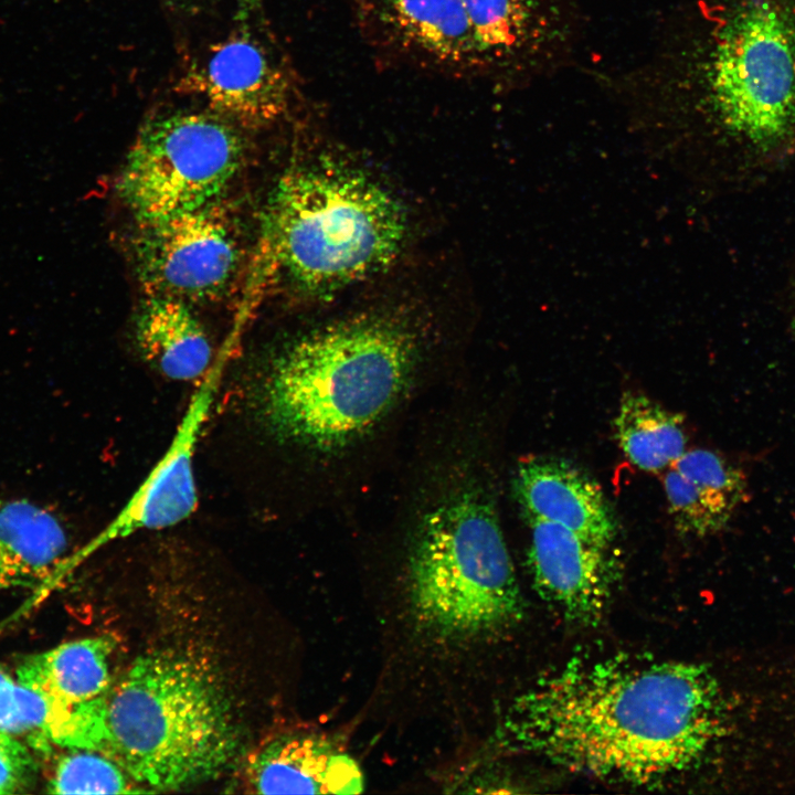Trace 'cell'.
Masks as SVG:
<instances>
[{"instance_id": "cell-1", "label": "cell", "mask_w": 795, "mask_h": 795, "mask_svg": "<svg viewBox=\"0 0 795 795\" xmlns=\"http://www.w3.org/2000/svg\"><path fill=\"white\" fill-rule=\"evenodd\" d=\"M725 731L707 666L613 655L572 658L513 699L504 745L608 781L647 785L698 765Z\"/></svg>"}, {"instance_id": "cell-2", "label": "cell", "mask_w": 795, "mask_h": 795, "mask_svg": "<svg viewBox=\"0 0 795 795\" xmlns=\"http://www.w3.org/2000/svg\"><path fill=\"white\" fill-rule=\"evenodd\" d=\"M415 362V343L379 318L301 337L269 363L258 386L262 421L278 439L332 451L360 438L398 402Z\"/></svg>"}, {"instance_id": "cell-3", "label": "cell", "mask_w": 795, "mask_h": 795, "mask_svg": "<svg viewBox=\"0 0 795 795\" xmlns=\"http://www.w3.org/2000/svg\"><path fill=\"white\" fill-rule=\"evenodd\" d=\"M240 744L227 691L212 666L194 655H142L107 692L102 752L151 793L214 777Z\"/></svg>"}, {"instance_id": "cell-4", "label": "cell", "mask_w": 795, "mask_h": 795, "mask_svg": "<svg viewBox=\"0 0 795 795\" xmlns=\"http://www.w3.org/2000/svg\"><path fill=\"white\" fill-rule=\"evenodd\" d=\"M264 224L268 256L316 295L381 272L406 236L405 213L395 198L362 171L329 159L286 172Z\"/></svg>"}, {"instance_id": "cell-5", "label": "cell", "mask_w": 795, "mask_h": 795, "mask_svg": "<svg viewBox=\"0 0 795 795\" xmlns=\"http://www.w3.org/2000/svg\"><path fill=\"white\" fill-rule=\"evenodd\" d=\"M409 601L421 627L448 642L496 635L523 600L491 500L462 489L425 517L410 555Z\"/></svg>"}, {"instance_id": "cell-6", "label": "cell", "mask_w": 795, "mask_h": 795, "mask_svg": "<svg viewBox=\"0 0 795 795\" xmlns=\"http://www.w3.org/2000/svg\"><path fill=\"white\" fill-rule=\"evenodd\" d=\"M711 106L761 149L795 140V12L784 0H742L720 26L708 73Z\"/></svg>"}, {"instance_id": "cell-7", "label": "cell", "mask_w": 795, "mask_h": 795, "mask_svg": "<svg viewBox=\"0 0 795 795\" xmlns=\"http://www.w3.org/2000/svg\"><path fill=\"white\" fill-rule=\"evenodd\" d=\"M232 124L213 112H180L142 126L117 183L140 223L212 203L243 158V139Z\"/></svg>"}, {"instance_id": "cell-8", "label": "cell", "mask_w": 795, "mask_h": 795, "mask_svg": "<svg viewBox=\"0 0 795 795\" xmlns=\"http://www.w3.org/2000/svg\"><path fill=\"white\" fill-rule=\"evenodd\" d=\"M138 274L149 296L211 300L229 287L240 248L226 218L203 208L141 223L136 237Z\"/></svg>"}, {"instance_id": "cell-9", "label": "cell", "mask_w": 795, "mask_h": 795, "mask_svg": "<svg viewBox=\"0 0 795 795\" xmlns=\"http://www.w3.org/2000/svg\"><path fill=\"white\" fill-rule=\"evenodd\" d=\"M229 353V349L220 352L208 373L197 382L165 453L115 518L84 549L85 553L140 531L177 526L193 515L198 506L194 458Z\"/></svg>"}, {"instance_id": "cell-10", "label": "cell", "mask_w": 795, "mask_h": 795, "mask_svg": "<svg viewBox=\"0 0 795 795\" xmlns=\"http://www.w3.org/2000/svg\"><path fill=\"white\" fill-rule=\"evenodd\" d=\"M529 565L543 600L566 619L591 625L602 617L614 583L610 549L592 544L548 521L528 519Z\"/></svg>"}, {"instance_id": "cell-11", "label": "cell", "mask_w": 795, "mask_h": 795, "mask_svg": "<svg viewBox=\"0 0 795 795\" xmlns=\"http://www.w3.org/2000/svg\"><path fill=\"white\" fill-rule=\"evenodd\" d=\"M187 78L213 113L242 126L269 124L288 104L290 88L285 73L247 34L215 45Z\"/></svg>"}, {"instance_id": "cell-12", "label": "cell", "mask_w": 795, "mask_h": 795, "mask_svg": "<svg viewBox=\"0 0 795 795\" xmlns=\"http://www.w3.org/2000/svg\"><path fill=\"white\" fill-rule=\"evenodd\" d=\"M515 494L527 520L559 524L606 549L616 537L617 522L600 485L563 459L541 455L522 459Z\"/></svg>"}, {"instance_id": "cell-13", "label": "cell", "mask_w": 795, "mask_h": 795, "mask_svg": "<svg viewBox=\"0 0 795 795\" xmlns=\"http://www.w3.org/2000/svg\"><path fill=\"white\" fill-rule=\"evenodd\" d=\"M244 777L259 794H358L361 771L326 736L295 732L276 736L248 756Z\"/></svg>"}, {"instance_id": "cell-14", "label": "cell", "mask_w": 795, "mask_h": 795, "mask_svg": "<svg viewBox=\"0 0 795 795\" xmlns=\"http://www.w3.org/2000/svg\"><path fill=\"white\" fill-rule=\"evenodd\" d=\"M380 29L409 53L451 68L486 63L463 0H367Z\"/></svg>"}, {"instance_id": "cell-15", "label": "cell", "mask_w": 795, "mask_h": 795, "mask_svg": "<svg viewBox=\"0 0 795 795\" xmlns=\"http://www.w3.org/2000/svg\"><path fill=\"white\" fill-rule=\"evenodd\" d=\"M67 547L66 529L50 510L0 497V591L38 586L63 562Z\"/></svg>"}, {"instance_id": "cell-16", "label": "cell", "mask_w": 795, "mask_h": 795, "mask_svg": "<svg viewBox=\"0 0 795 795\" xmlns=\"http://www.w3.org/2000/svg\"><path fill=\"white\" fill-rule=\"evenodd\" d=\"M135 340L142 358L165 378L198 382L215 357L203 327L187 303L149 296L135 325Z\"/></svg>"}, {"instance_id": "cell-17", "label": "cell", "mask_w": 795, "mask_h": 795, "mask_svg": "<svg viewBox=\"0 0 795 795\" xmlns=\"http://www.w3.org/2000/svg\"><path fill=\"white\" fill-rule=\"evenodd\" d=\"M115 639L103 635L71 640L28 656L17 668L24 686L70 706H83L110 689Z\"/></svg>"}, {"instance_id": "cell-18", "label": "cell", "mask_w": 795, "mask_h": 795, "mask_svg": "<svg viewBox=\"0 0 795 795\" xmlns=\"http://www.w3.org/2000/svg\"><path fill=\"white\" fill-rule=\"evenodd\" d=\"M0 731L43 753L54 746L87 749L94 734L91 706H70L22 685L0 665Z\"/></svg>"}, {"instance_id": "cell-19", "label": "cell", "mask_w": 795, "mask_h": 795, "mask_svg": "<svg viewBox=\"0 0 795 795\" xmlns=\"http://www.w3.org/2000/svg\"><path fill=\"white\" fill-rule=\"evenodd\" d=\"M616 436L627 459L642 470L659 473L686 452L681 415L648 396L626 392L615 417Z\"/></svg>"}, {"instance_id": "cell-20", "label": "cell", "mask_w": 795, "mask_h": 795, "mask_svg": "<svg viewBox=\"0 0 795 795\" xmlns=\"http://www.w3.org/2000/svg\"><path fill=\"white\" fill-rule=\"evenodd\" d=\"M486 62L507 59L529 39L536 0H463Z\"/></svg>"}, {"instance_id": "cell-21", "label": "cell", "mask_w": 795, "mask_h": 795, "mask_svg": "<svg viewBox=\"0 0 795 795\" xmlns=\"http://www.w3.org/2000/svg\"><path fill=\"white\" fill-rule=\"evenodd\" d=\"M664 487L675 527L686 534L703 537L729 522L740 505L725 494L690 479L670 466Z\"/></svg>"}, {"instance_id": "cell-22", "label": "cell", "mask_w": 795, "mask_h": 795, "mask_svg": "<svg viewBox=\"0 0 795 795\" xmlns=\"http://www.w3.org/2000/svg\"><path fill=\"white\" fill-rule=\"evenodd\" d=\"M114 759L86 749H68L46 784L53 794L148 793Z\"/></svg>"}, {"instance_id": "cell-23", "label": "cell", "mask_w": 795, "mask_h": 795, "mask_svg": "<svg viewBox=\"0 0 795 795\" xmlns=\"http://www.w3.org/2000/svg\"><path fill=\"white\" fill-rule=\"evenodd\" d=\"M29 748L0 731V794L25 792L33 784L38 766Z\"/></svg>"}, {"instance_id": "cell-24", "label": "cell", "mask_w": 795, "mask_h": 795, "mask_svg": "<svg viewBox=\"0 0 795 795\" xmlns=\"http://www.w3.org/2000/svg\"><path fill=\"white\" fill-rule=\"evenodd\" d=\"M170 6H176L178 8L186 7V4H189L192 2V0H165Z\"/></svg>"}]
</instances>
